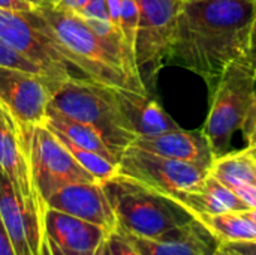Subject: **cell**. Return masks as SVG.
<instances>
[{
    "label": "cell",
    "instance_id": "cell-1",
    "mask_svg": "<svg viewBox=\"0 0 256 255\" xmlns=\"http://www.w3.org/2000/svg\"><path fill=\"white\" fill-rule=\"evenodd\" d=\"M255 17L256 0H183L165 62L213 87L231 63L249 57Z\"/></svg>",
    "mask_w": 256,
    "mask_h": 255
},
{
    "label": "cell",
    "instance_id": "cell-2",
    "mask_svg": "<svg viewBox=\"0 0 256 255\" xmlns=\"http://www.w3.org/2000/svg\"><path fill=\"white\" fill-rule=\"evenodd\" d=\"M24 14L81 75L110 87L148 95L138 68L129 60L124 48L96 36L76 14L54 6H40Z\"/></svg>",
    "mask_w": 256,
    "mask_h": 255
},
{
    "label": "cell",
    "instance_id": "cell-3",
    "mask_svg": "<svg viewBox=\"0 0 256 255\" xmlns=\"http://www.w3.org/2000/svg\"><path fill=\"white\" fill-rule=\"evenodd\" d=\"M117 219V228L146 239H158L196 216L177 200L117 173L102 182Z\"/></svg>",
    "mask_w": 256,
    "mask_h": 255
},
{
    "label": "cell",
    "instance_id": "cell-4",
    "mask_svg": "<svg viewBox=\"0 0 256 255\" xmlns=\"http://www.w3.org/2000/svg\"><path fill=\"white\" fill-rule=\"evenodd\" d=\"M48 107L92 126L118 159L135 140L110 86L93 80L63 81L52 93Z\"/></svg>",
    "mask_w": 256,
    "mask_h": 255
},
{
    "label": "cell",
    "instance_id": "cell-5",
    "mask_svg": "<svg viewBox=\"0 0 256 255\" xmlns=\"http://www.w3.org/2000/svg\"><path fill=\"white\" fill-rule=\"evenodd\" d=\"M255 74L246 57L231 63L212 87L210 110L201 131L216 158L230 152L234 134L243 128L252 102Z\"/></svg>",
    "mask_w": 256,
    "mask_h": 255
},
{
    "label": "cell",
    "instance_id": "cell-6",
    "mask_svg": "<svg viewBox=\"0 0 256 255\" xmlns=\"http://www.w3.org/2000/svg\"><path fill=\"white\" fill-rule=\"evenodd\" d=\"M22 135L27 146L33 182L44 203L62 186L81 182H98L76 162L54 132L45 125L34 126Z\"/></svg>",
    "mask_w": 256,
    "mask_h": 255
},
{
    "label": "cell",
    "instance_id": "cell-7",
    "mask_svg": "<svg viewBox=\"0 0 256 255\" xmlns=\"http://www.w3.org/2000/svg\"><path fill=\"white\" fill-rule=\"evenodd\" d=\"M140 21L135 57L148 92L170 53L183 0H135Z\"/></svg>",
    "mask_w": 256,
    "mask_h": 255
},
{
    "label": "cell",
    "instance_id": "cell-8",
    "mask_svg": "<svg viewBox=\"0 0 256 255\" xmlns=\"http://www.w3.org/2000/svg\"><path fill=\"white\" fill-rule=\"evenodd\" d=\"M118 173L132 177L174 200L202 186L208 171L177 159L129 146L120 156Z\"/></svg>",
    "mask_w": 256,
    "mask_h": 255
},
{
    "label": "cell",
    "instance_id": "cell-9",
    "mask_svg": "<svg viewBox=\"0 0 256 255\" xmlns=\"http://www.w3.org/2000/svg\"><path fill=\"white\" fill-rule=\"evenodd\" d=\"M0 41L10 50L38 65L51 80H90L81 75L68 62L54 42L36 29L24 12L0 8Z\"/></svg>",
    "mask_w": 256,
    "mask_h": 255
},
{
    "label": "cell",
    "instance_id": "cell-10",
    "mask_svg": "<svg viewBox=\"0 0 256 255\" xmlns=\"http://www.w3.org/2000/svg\"><path fill=\"white\" fill-rule=\"evenodd\" d=\"M63 81L33 72L0 66V105L8 110L21 132L45 125L52 93Z\"/></svg>",
    "mask_w": 256,
    "mask_h": 255
},
{
    "label": "cell",
    "instance_id": "cell-11",
    "mask_svg": "<svg viewBox=\"0 0 256 255\" xmlns=\"http://www.w3.org/2000/svg\"><path fill=\"white\" fill-rule=\"evenodd\" d=\"M0 171L10 180L18 198L34 216L44 231L45 203L42 201L30 170L27 146L21 128L0 105Z\"/></svg>",
    "mask_w": 256,
    "mask_h": 255
},
{
    "label": "cell",
    "instance_id": "cell-12",
    "mask_svg": "<svg viewBox=\"0 0 256 255\" xmlns=\"http://www.w3.org/2000/svg\"><path fill=\"white\" fill-rule=\"evenodd\" d=\"M45 206L96 224L108 233L117 230V219L100 182H81L52 192Z\"/></svg>",
    "mask_w": 256,
    "mask_h": 255
},
{
    "label": "cell",
    "instance_id": "cell-13",
    "mask_svg": "<svg viewBox=\"0 0 256 255\" xmlns=\"http://www.w3.org/2000/svg\"><path fill=\"white\" fill-rule=\"evenodd\" d=\"M124 234L141 255H214L220 248V240L198 218L158 239Z\"/></svg>",
    "mask_w": 256,
    "mask_h": 255
},
{
    "label": "cell",
    "instance_id": "cell-14",
    "mask_svg": "<svg viewBox=\"0 0 256 255\" xmlns=\"http://www.w3.org/2000/svg\"><path fill=\"white\" fill-rule=\"evenodd\" d=\"M0 218L16 255H40L44 231L18 198L10 180L0 171Z\"/></svg>",
    "mask_w": 256,
    "mask_h": 255
},
{
    "label": "cell",
    "instance_id": "cell-15",
    "mask_svg": "<svg viewBox=\"0 0 256 255\" xmlns=\"http://www.w3.org/2000/svg\"><path fill=\"white\" fill-rule=\"evenodd\" d=\"M132 146L159 156L189 162L210 171L214 153L202 131L171 129L153 137H136Z\"/></svg>",
    "mask_w": 256,
    "mask_h": 255
},
{
    "label": "cell",
    "instance_id": "cell-16",
    "mask_svg": "<svg viewBox=\"0 0 256 255\" xmlns=\"http://www.w3.org/2000/svg\"><path fill=\"white\" fill-rule=\"evenodd\" d=\"M108 234L106 230L96 224L56 209H45L44 239L64 251L78 254L94 252L106 242Z\"/></svg>",
    "mask_w": 256,
    "mask_h": 255
},
{
    "label": "cell",
    "instance_id": "cell-17",
    "mask_svg": "<svg viewBox=\"0 0 256 255\" xmlns=\"http://www.w3.org/2000/svg\"><path fill=\"white\" fill-rule=\"evenodd\" d=\"M112 93L123 114V119L135 138L153 137L180 128L148 95L123 87H112Z\"/></svg>",
    "mask_w": 256,
    "mask_h": 255
},
{
    "label": "cell",
    "instance_id": "cell-18",
    "mask_svg": "<svg viewBox=\"0 0 256 255\" xmlns=\"http://www.w3.org/2000/svg\"><path fill=\"white\" fill-rule=\"evenodd\" d=\"M177 201L188 207L195 216L202 213H242L249 210L248 206L228 186H225L210 173L200 189L182 194Z\"/></svg>",
    "mask_w": 256,
    "mask_h": 255
},
{
    "label": "cell",
    "instance_id": "cell-19",
    "mask_svg": "<svg viewBox=\"0 0 256 255\" xmlns=\"http://www.w3.org/2000/svg\"><path fill=\"white\" fill-rule=\"evenodd\" d=\"M45 126L54 132L62 134L63 137L70 140L74 144L84 147V149H88L92 152H96V153L102 155L104 158H106L108 161L118 165L120 159L114 155V152L106 146V143L102 140V137L92 126L81 123V122H76V120H74L64 114L56 111L51 107H48V110H46Z\"/></svg>",
    "mask_w": 256,
    "mask_h": 255
},
{
    "label": "cell",
    "instance_id": "cell-20",
    "mask_svg": "<svg viewBox=\"0 0 256 255\" xmlns=\"http://www.w3.org/2000/svg\"><path fill=\"white\" fill-rule=\"evenodd\" d=\"M230 189L238 183L256 185V162L244 152H228L214 158L208 171Z\"/></svg>",
    "mask_w": 256,
    "mask_h": 255
},
{
    "label": "cell",
    "instance_id": "cell-21",
    "mask_svg": "<svg viewBox=\"0 0 256 255\" xmlns=\"http://www.w3.org/2000/svg\"><path fill=\"white\" fill-rule=\"evenodd\" d=\"M196 218L210 228V231L225 242L256 240V225L243 213H218V215H196Z\"/></svg>",
    "mask_w": 256,
    "mask_h": 255
},
{
    "label": "cell",
    "instance_id": "cell-22",
    "mask_svg": "<svg viewBox=\"0 0 256 255\" xmlns=\"http://www.w3.org/2000/svg\"><path fill=\"white\" fill-rule=\"evenodd\" d=\"M50 129V128H48ZM54 132V131H52ZM54 135L62 141V144L69 150V153L76 159V162L84 168L87 170L98 182H105L111 177H114L117 173H118V165L108 161L106 158H104L102 155L96 153V152H92L88 149H84V147H80L76 144H74L70 140H68L66 137H63L62 134L58 132H54Z\"/></svg>",
    "mask_w": 256,
    "mask_h": 255
},
{
    "label": "cell",
    "instance_id": "cell-23",
    "mask_svg": "<svg viewBox=\"0 0 256 255\" xmlns=\"http://www.w3.org/2000/svg\"><path fill=\"white\" fill-rule=\"evenodd\" d=\"M138 21H140V12H138L136 2L135 0H122L120 33H122L128 56L135 63H136L135 47H136V35H138Z\"/></svg>",
    "mask_w": 256,
    "mask_h": 255
},
{
    "label": "cell",
    "instance_id": "cell-24",
    "mask_svg": "<svg viewBox=\"0 0 256 255\" xmlns=\"http://www.w3.org/2000/svg\"><path fill=\"white\" fill-rule=\"evenodd\" d=\"M0 66H8V68H15V69H21V71H27V72H33L42 77H46L44 74V71L34 65L33 62L27 60L26 57H22L21 54H18L16 51L10 50L8 45H4L0 41ZM48 78V77H46Z\"/></svg>",
    "mask_w": 256,
    "mask_h": 255
},
{
    "label": "cell",
    "instance_id": "cell-25",
    "mask_svg": "<svg viewBox=\"0 0 256 255\" xmlns=\"http://www.w3.org/2000/svg\"><path fill=\"white\" fill-rule=\"evenodd\" d=\"M108 255H141L122 230L111 231L106 237Z\"/></svg>",
    "mask_w": 256,
    "mask_h": 255
},
{
    "label": "cell",
    "instance_id": "cell-26",
    "mask_svg": "<svg viewBox=\"0 0 256 255\" xmlns=\"http://www.w3.org/2000/svg\"><path fill=\"white\" fill-rule=\"evenodd\" d=\"M78 17L84 20H102L110 21L106 0H88L81 9L75 12Z\"/></svg>",
    "mask_w": 256,
    "mask_h": 255
},
{
    "label": "cell",
    "instance_id": "cell-27",
    "mask_svg": "<svg viewBox=\"0 0 256 255\" xmlns=\"http://www.w3.org/2000/svg\"><path fill=\"white\" fill-rule=\"evenodd\" d=\"M220 249L230 255H256V240L225 242L220 243Z\"/></svg>",
    "mask_w": 256,
    "mask_h": 255
},
{
    "label": "cell",
    "instance_id": "cell-28",
    "mask_svg": "<svg viewBox=\"0 0 256 255\" xmlns=\"http://www.w3.org/2000/svg\"><path fill=\"white\" fill-rule=\"evenodd\" d=\"M231 191L248 206V209H256V185L254 183H238L231 188Z\"/></svg>",
    "mask_w": 256,
    "mask_h": 255
},
{
    "label": "cell",
    "instance_id": "cell-29",
    "mask_svg": "<svg viewBox=\"0 0 256 255\" xmlns=\"http://www.w3.org/2000/svg\"><path fill=\"white\" fill-rule=\"evenodd\" d=\"M256 129V74H255V81H254V92H252V102H250V107H249V111H248V116L244 119V123H243V128H242V132H243V137L244 140L248 141L249 137L254 134V131Z\"/></svg>",
    "mask_w": 256,
    "mask_h": 255
},
{
    "label": "cell",
    "instance_id": "cell-30",
    "mask_svg": "<svg viewBox=\"0 0 256 255\" xmlns=\"http://www.w3.org/2000/svg\"><path fill=\"white\" fill-rule=\"evenodd\" d=\"M40 255H108L106 251V242L94 252H90V254H78V252H70V251H64L62 248H58L57 245H54L52 242L44 239V243H42V251Z\"/></svg>",
    "mask_w": 256,
    "mask_h": 255
},
{
    "label": "cell",
    "instance_id": "cell-31",
    "mask_svg": "<svg viewBox=\"0 0 256 255\" xmlns=\"http://www.w3.org/2000/svg\"><path fill=\"white\" fill-rule=\"evenodd\" d=\"M110 23L120 33V17H122V0H106ZM122 35V33H120Z\"/></svg>",
    "mask_w": 256,
    "mask_h": 255
},
{
    "label": "cell",
    "instance_id": "cell-32",
    "mask_svg": "<svg viewBox=\"0 0 256 255\" xmlns=\"http://www.w3.org/2000/svg\"><path fill=\"white\" fill-rule=\"evenodd\" d=\"M0 8L15 12H30L34 9L27 0H0Z\"/></svg>",
    "mask_w": 256,
    "mask_h": 255
},
{
    "label": "cell",
    "instance_id": "cell-33",
    "mask_svg": "<svg viewBox=\"0 0 256 255\" xmlns=\"http://www.w3.org/2000/svg\"><path fill=\"white\" fill-rule=\"evenodd\" d=\"M0 255H16L2 218H0Z\"/></svg>",
    "mask_w": 256,
    "mask_h": 255
},
{
    "label": "cell",
    "instance_id": "cell-34",
    "mask_svg": "<svg viewBox=\"0 0 256 255\" xmlns=\"http://www.w3.org/2000/svg\"><path fill=\"white\" fill-rule=\"evenodd\" d=\"M88 0H56L54 2V8L60 9V11H66V12H72L75 14L78 9H81Z\"/></svg>",
    "mask_w": 256,
    "mask_h": 255
},
{
    "label": "cell",
    "instance_id": "cell-35",
    "mask_svg": "<svg viewBox=\"0 0 256 255\" xmlns=\"http://www.w3.org/2000/svg\"><path fill=\"white\" fill-rule=\"evenodd\" d=\"M32 3L33 8H40V6H52L56 0H27Z\"/></svg>",
    "mask_w": 256,
    "mask_h": 255
},
{
    "label": "cell",
    "instance_id": "cell-36",
    "mask_svg": "<svg viewBox=\"0 0 256 255\" xmlns=\"http://www.w3.org/2000/svg\"><path fill=\"white\" fill-rule=\"evenodd\" d=\"M249 60L252 63V66L256 69V44H254L250 47V51H249Z\"/></svg>",
    "mask_w": 256,
    "mask_h": 255
},
{
    "label": "cell",
    "instance_id": "cell-37",
    "mask_svg": "<svg viewBox=\"0 0 256 255\" xmlns=\"http://www.w3.org/2000/svg\"><path fill=\"white\" fill-rule=\"evenodd\" d=\"M246 218H249L254 224L256 225V209H250V210H246V212H242Z\"/></svg>",
    "mask_w": 256,
    "mask_h": 255
},
{
    "label": "cell",
    "instance_id": "cell-38",
    "mask_svg": "<svg viewBox=\"0 0 256 255\" xmlns=\"http://www.w3.org/2000/svg\"><path fill=\"white\" fill-rule=\"evenodd\" d=\"M244 152H246V153H248V155L256 162V146H248V147L244 149Z\"/></svg>",
    "mask_w": 256,
    "mask_h": 255
},
{
    "label": "cell",
    "instance_id": "cell-39",
    "mask_svg": "<svg viewBox=\"0 0 256 255\" xmlns=\"http://www.w3.org/2000/svg\"><path fill=\"white\" fill-rule=\"evenodd\" d=\"M248 146H256V129L254 131V134L249 137V140H248Z\"/></svg>",
    "mask_w": 256,
    "mask_h": 255
},
{
    "label": "cell",
    "instance_id": "cell-40",
    "mask_svg": "<svg viewBox=\"0 0 256 255\" xmlns=\"http://www.w3.org/2000/svg\"><path fill=\"white\" fill-rule=\"evenodd\" d=\"M256 44V17H255V24H254V33H252V45Z\"/></svg>",
    "mask_w": 256,
    "mask_h": 255
},
{
    "label": "cell",
    "instance_id": "cell-41",
    "mask_svg": "<svg viewBox=\"0 0 256 255\" xmlns=\"http://www.w3.org/2000/svg\"><path fill=\"white\" fill-rule=\"evenodd\" d=\"M214 255H230V254H226L225 251H222V249L219 248V251H218V252H216V254H214Z\"/></svg>",
    "mask_w": 256,
    "mask_h": 255
}]
</instances>
